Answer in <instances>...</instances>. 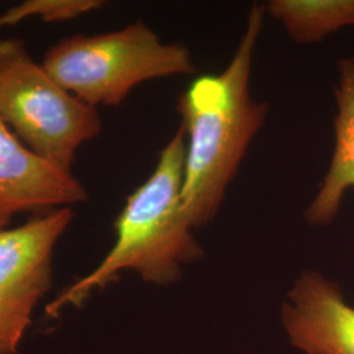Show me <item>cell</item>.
<instances>
[{
  "label": "cell",
  "instance_id": "6da1fadb",
  "mask_svg": "<svg viewBox=\"0 0 354 354\" xmlns=\"http://www.w3.org/2000/svg\"><path fill=\"white\" fill-rule=\"evenodd\" d=\"M266 15L264 4H253L226 68L196 77L177 99L185 133L181 203L193 228L214 219L248 146L266 122L268 104L256 102L251 93L253 53Z\"/></svg>",
  "mask_w": 354,
  "mask_h": 354
},
{
  "label": "cell",
  "instance_id": "7a4b0ae2",
  "mask_svg": "<svg viewBox=\"0 0 354 354\" xmlns=\"http://www.w3.org/2000/svg\"><path fill=\"white\" fill-rule=\"evenodd\" d=\"M185 162V133L180 129L159 152L150 177L127 198L114 221L115 241L91 273L75 281L45 311L58 317L67 306H82L95 290H102L125 270L143 281L171 285L181 279L183 266L203 257L181 203Z\"/></svg>",
  "mask_w": 354,
  "mask_h": 354
},
{
  "label": "cell",
  "instance_id": "3957f363",
  "mask_svg": "<svg viewBox=\"0 0 354 354\" xmlns=\"http://www.w3.org/2000/svg\"><path fill=\"white\" fill-rule=\"evenodd\" d=\"M42 67L93 108L118 106L140 83L196 71L184 44H165L140 20L109 33L62 38L45 53Z\"/></svg>",
  "mask_w": 354,
  "mask_h": 354
},
{
  "label": "cell",
  "instance_id": "277c9868",
  "mask_svg": "<svg viewBox=\"0 0 354 354\" xmlns=\"http://www.w3.org/2000/svg\"><path fill=\"white\" fill-rule=\"evenodd\" d=\"M0 117L30 151L71 174L79 147L102 130L96 108L62 88L19 37L0 38Z\"/></svg>",
  "mask_w": 354,
  "mask_h": 354
},
{
  "label": "cell",
  "instance_id": "5b68a950",
  "mask_svg": "<svg viewBox=\"0 0 354 354\" xmlns=\"http://www.w3.org/2000/svg\"><path fill=\"white\" fill-rule=\"evenodd\" d=\"M74 219L73 207L0 228V354H16L38 302L50 290L53 253Z\"/></svg>",
  "mask_w": 354,
  "mask_h": 354
},
{
  "label": "cell",
  "instance_id": "8992f818",
  "mask_svg": "<svg viewBox=\"0 0 354 354\" xmlns=\"http://www.w3.org/2000/svg\"><path fill=\"white\" fill-rule=\"evenodd\" d=\"M88 201V192L71 172L41 159L0 117V228L21 213L41 214Z\"/></svg>",
  "mask_w": 354,
  "mask_h": 354
},
{
  "label": "cell",
  "instance_id": "52a82bcc",
  "mask_svg": "<svg viewBox=\"0 0 354 354\" xmlns=\"http://www.w3.org/2000/svg\"><path fill=\"white\" fill-rule=\"evenodd\" d=\"M291 344L306 354H354V307L339 282L304 270L282 306Z\"/></svg>",
  "mask_w": 354,
  "mask_h": 354
},
{
  "label": "cell",
  "instance_id": "ba28073f",
  "mask_svg": "<svg viewBox=\"0 0 354 354\" xmlns=\"http://www.w3.org/2000/svg\"><path fill=\"white\" fill-rule=\"evenodd\" d=\"M335 143L327 174L304 219L310 226H329L339 214L345 193L354 189V57L337 61L335 87Z\"/></svg>",
  "mask_w": 354,
  "mask_h": 354
},
{
  "label": "cell",
  "instance_id": "9c48e42d",
  "mask_svg": "<svg viewBox=\"0 0 354 354\" xmlns=\"http://www.w3.org/2000/svg\"><path fill=\"white\" fill-rule=\"evenodd\" d=\"M264 7L301 45L354 26V0H270Z\"/></svg>",
  "mask_w": 354,
  "mask_h": 354
},
{
  "label": "cell",
  "instance_id": "30bf717a",
  "mask_svg": "<svg viewBox=\"0 0 354 354\" xmlns=\"http://www.w3.org/2000/svg\"><path fill=\"white\" fill-rule=\"evenodd\" d=\"M102 0H26L0 15V29L38 17L45 23L73 20L104 7Z\"/></svg>",
  "mask_w": 354,
  "mask_h": 354
}]
</instances>
